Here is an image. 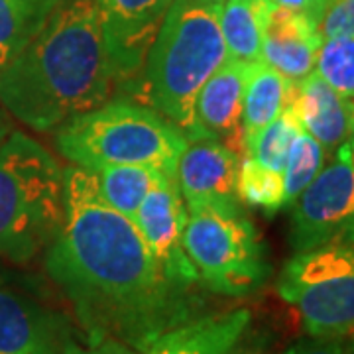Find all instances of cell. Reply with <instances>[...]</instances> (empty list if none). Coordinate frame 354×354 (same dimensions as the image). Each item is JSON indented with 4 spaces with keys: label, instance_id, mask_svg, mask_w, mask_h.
Here are the masks:
<instances>
[{
    "label": "cell",
    "instance_id": "6da1fadb",
    "mask_svg": "<svg viewBox=\"0 0 354 354\" xmlns=\"http://www.w3.org/2000/svg\"><path fill=\"white\" fill-rule=\"evenodd\" d=\"M44 252L88 342L116 339L144 353L191 315L189 293L167 281L136 223L104 201L87 167L64 169V225Z\"/></svg>",
    "mask_w": 354,
    "mask_h": 354
},
{
    "label": "cell",
    "instance_id": "7a4b0ae2",
    "mask_svg": "<svg viewBox=\"0 0 354 354\" xmlns=\"http://www.w3.org/2000/svg\"><path fill=\"white\" fill-rule=\"evenodd\" d=\"M113 73L95 0H64L12 62L0 69V104L38 132L106 102Z\"/></svg>",
    "mask_w": 354,
    "mask_h": 354
},
{
    "label": "cell",
    "instance_id": "3957f363",
    "mask_svg": "<svg viewBox=\"0 0 354 354\" xmlns=\"http://www.w3.org/2000/svg\"><path fill=\"white\" fill-rule=\"evenodd\" d=\"M221 2L174 0L140 77L138 93L187 142L209 140L195 104L203 85L227 59L221 32Z\"/></svg>",
    "mask_w": 354,
    "mask_h": 354
},
{
    "label": "cell",
    "instance_id": "277c9868",
    "mask_svg": "<svg viewBox=\"0 0 354 354\" xmlns=\"http://www.w3.org/2000/svg\"><path fill=\"white\" fill-rule=\"evenodd\" d=\"M64 225V169L39 142L10 132L0 144V258L30 262Z\"/></svg>",
    "mask_w": 354,
    "mask_h": 354
},
{
    "label": "cell",
    "instance_id": "5b68a950",
    "mask_svg": "<svg viewBox=\"0 0 354 354\" xmlns=\"http://www.w3.org/2000/svg\"><path fill=\"white\" fill-rule=\"evenodd\" d=\"M187 138L167 118L136 101L102 102L69 118L55 134L62 156L81 167L148 165L176 176Z\"/></svg>",
    "mask_w": 354,
    "mask_h": 354
},
{
    "label": "cell",
    "instance_id": "8992f818",
    "mask_svg": "<svg viewBox=\"0 0 354 354\" xmlns=\"http://www.w3.org/2000/svg\"><path fill=\"white\" fill-rule=\"evenodd\" d=\"M183 248L199 281L213 293L244 297L264 286L272 264L241 205H189Z\"/></svg>",
    "mask_w": 354,
    "mask_h": 354
},
{
    "label": "cell",
    "instance_id": "52a82bcc",
    "mask_svg": "<svg viewBox=\"0 0 354 354\" xmlns=\"http://www.w3.org/2000/svg\"><path fill=\"white\" fill-rule=\"evenodd\" d=\"M276 288L297 309L309 337L354 333V244L295 252L281 268Z\"/></svg>",
    "mask_w": 354,
    "mask_h": 354
},
{
    "label": "cell",
    "instance_id": "ba28073f",
    "mask_svg": "<svg viewBox=\"0 0 354 354\" xmlns=\"http://www.w3.org/2000/svg\"><path fill=\"white\" fill-rule=\"evenodd\" d=\"M288 241L293 252L329 244H354L353 140L342 142L329 165L291 203Z\"/></svg>",
    "mask_w": 354,
    "mask_h": 354
},
{
    "label": "cell",
    "instance_id": "9c48e42d",
    "mask_svg": "<svg viewBox=\"0 0 354 354\" xmlns=\"http://www.w3.org/2000/svg\"><path fill=\"white\" fill-rule=\"evenodd\" d=\"M113 83L132 88L140 83L148 53L174 0H95Z\"/></svg>",
    "mask_w": 354,
    "mask_h": 354
},
{
    "label": "cell",
    "instance_id": "30bf717a",
    "mask_svg": "<svg viewBox=\"0 0 354 354\" xmlns=\"http://www.w3.org/2000/svg\"><path fill=\"white\" fill-rule=\"evenodd\" d=\"M187 215V205L179 189L177 176L164 174L140 203L132 221L167 281L177 290L189 293L191 286L199 283V274L183 248Z\"/></svg>",
    "mask_w": 354,
    "mask_h": 354
},
{
    "label": "cell",
    "instance_id": "8fae6325",
    "mask_svg": "<svg viewBox=\"0 0 354 354\" xmlns=\"http://www.w3.org/2000/svg\"><path fill=\"white\" fill-rule=\"evenodd\" d=\"M69 341L62 313L0 279V354H64Z\"/></svg>",
    "mask_w": 354,
    "mask_h": 354
},
{
    "label": "cell",
    "instance_id": "7c38bea8",
    "mask_svg": "<svg viewBox=\"0 0 354 354\" xmlns=\"http://www.w3.org/2000/svg\"><path fill=\"white\" fill-rule=\"evenodd\" d=\"M250 64L227 57L209 81L203 85L195 104L197 122L209 140L221 142L239 158L248 156L242 127L244 91Z\"/></svg>",
    "mask_w": 354,
    "mask_h": 354
},
{
    "label": "cell",
    "instance_id": "4fadbf2b",
    "mask_svg": "<svg viewBox=\"0 0 354 354\" xmlns=\"http://www.w3.org/2000/svg\"><path fill=\"white\" fill-rule=\"evenodd\" d=\"M241 158L216 140L191 142L177 162V183L185 205H241Z\"/></svg>",
    "mask_w": 354,
    "mask_h": 354
},
{
    "label": "cell",
    "instance_id": "5bb4252c",
    "mask_svg": "<svg viewBox=\"0 0 354 354\" xmlns=\"http://www.w3.org/2000/svg\"><path fill=\"white\" fill-rule=\"evenodd\" d=\"M321 34L307 16L276 6L268 12L262 39V62L274 67L291 83H297L315 71Z\"/></svg>",
    "mask_w": 354,
    "mask_h": 354
},
{
    "label": "cell",
    "instance_id": "9a60e30c",
    "mask_svg": "<svg viewBox=\"0 0 354 354\" xmlns=\"http://www.w3.org/2000/svg\"><path fill=\"white\" fill-rule=\"evenodd\" d=\"M290 102L305 132H309L325 152H335L353 136L351 101L325 83L317 71L293 83Z\"/></svg>",
    "mask_w": 354,
    "mask_h": 354
},
{
    "label": "cell",
    "instance_id": "2e32d148",
    "mask_svg": "<svg viewBox=\"0 0 354 354\" xmlns=\"http://www.w3.org/2000/svg\"><path fill=\"white\" fill-rule=\"evenodd\" d=\"M248 309L187 319L164 330L144 354H228L250 325Z\"/></svg>",
    "mask_w": 354,
    "mask_h": 354
},
{
    "label": "cell",
    "instance_id": "e0dca14e",
    "mask_svg": "<svg viewBox=\"0 0 354 354\" xmlns=\"http://www.w3.org/2000/svg\"><path fill=\"white\" fill-rule=\"evenodd\" d=\"M270 0H225L221 8V32L227 55L241 64L262 59V39Z\"/></svg>",
    "mask_w": 354,
    "mask_h": 354
},
{
    "label": "cell",
    "instance_id": "ac0fdd59",
    "mask_svg": "<svg viewBox=\"0 0 354 354\" xmlns=\"http://www.w3.org/2000/svg\"><path fill=\"white\" fill-rule=\"evenodd\" d=\"M291 87V81L278 73L274 67L264 64L262 59L250 64L242 109V127L246 144L290 104Z\"/></svg>",
    "mask_w": 354,
    "mask_h": 354
},
{
    "label": "cell",
    "instance_id": "d6986e66",
    "mask_svg": "<svg viewBox=\"0 0 354 354\" xmlns=\"http://www.w3.org/2000/svg\"><path fill=\"white\" fill-rule=\"evenodd\" d=\"M64 0H0V69L36 38Z\"/></svg>",
    "mask_w": 354,
    "mask_h": 354
},
{
    "label": "cell",
    "instance_id": "ffe728a7",
    "mask_svg": "<svg viewBox=\"0 0 354 354\" xmlns=\"http://www.w3.org/2000/svg\"><path fill=\"white\" fill-rule=\"evenodd\" d=\"M91 171L104 201L128 218H134L140 203L164 176V171L148 165H101Z\"/></svg>",
    "mask_w": 354,
    "mask_h": 354
},
{
    "label": "cell",
    "instance_id": "44dd1931",
    "mask_svg": "<svg viewBox=\"0 0 354 354\" xmlns=\"http://www.w3.org/2000/svg\"><path fill=\"white\" fill-rule=\"evenodd\" d=\"M301 130L304 127L290 102L268 127L262 128L252 140H248V156L268 169L281 174L291 146Z\"/></svg>",
    "mask_w": 354,
    "mask_h": 354
},
{
    "label": "cell",
    "instance_id": "7402d4cb",
    "mask_svg": "<svg viewBox=\"0 0 354 354\" xmlns=\"http://www.w3.org/2000/svg\"><path fill=\"white\" fill-rule=\"evenodd\" d=\"M239 199L264 211L266 215H276L286 207L283 177L279 171L254 162L250 156H244L239 171Z\"/></svg>",
    "mask_w": 354,
    "mask_h": 354
},
{
    "label": "cell",
    "instance_id": "603a6c76",
    "mask_svg": "<svg viewBox=\"0 0 354 354\" xmlns=\"http://www.w3.org/2000/svg\"><path fill=\"white\" fill-rule=\"evenodd\" d=\"M325 165V148L309 132L301 130L288 153V162L281 171L286 205L295 201Z\"/></svg>",
    "mask_w": 354,
    "mask_h": 354
},
{
    "label": "cell",
    "instance_id": "cb8c5ba5",
    "mask_svg": "<svg viewBox=\"0 0 354 354\" xmlns=\"http://www.w3.org/2000/svg\"><path fill=\"white\" fill-rule=\"evenodd\" d=\"M315 71L342 97H354V36L323 38L317 50Z\"/></svg>",
    "mask_w": 354,
    "mask_h": 354
},
{
    "label": "cell",
    "instance_id": "d4e9b609",
    "mask_svg": "<svg viewBox=\"0 0 354 354\" xmlns=\"http://www.w3.org/2000/svg\"><path fill=\"white\" fill-rule=\"evenodd\" d=\"M317 30L321 38L354 36V0H330Z\"/></svg>",
    "mask_w": 354,
    "mask_h": 354
},
{
    "label": "cell",
    "instance_id": "484cf974",
    "mask_svg": "<svg viewBox=\"0 0 354 354\" xmlns=\"http://www.w3.org/2000/svg\"><path fill=\"white\" fill-rule=\"evenodd\" d=\"M279 354H354V337L353 333L339 337H309Z\"/></svg>",
    "mask_w": 354,
    "mask_h": 354
},
{
    "label": "cell",
    "instance_id": "4316f807",
    "mask_svg": "<svg viewBox=\"0 0 354 354\" xmlns=\"http://www.w3.org/2000/svg\"><path fill=\"white\" fill-rule=\"evenodd\" d=\"M64 354H142L128 346L124 342L116 339H104L99 342H88V346H81L75 341L67 342L64 348Z\"/></svg>",
    "mask_w": 354,
    "mask_h": 354
},
{
    "label": "cell",
    "instance_id": "83f0119b",
    "mask_svg": "<svg viewBox=\"0 0 354 354\" xmlns=\"http://www.w3.org/2000/svg\"><path fill=\"white\" fill-rule=\"evenodd\" d=\"M270 2H274L276 6H281V8L293 10V12L304 14L317 26L330 4V0H270Z\"/></svg>",
    "mask_w": 354,
    "mask_h": 354
},
{
    "label": "cell",
    "instance_id": "f1b7e54d",
    "mask_svg": "<svg viewBox=\"0 0 354 354\" xmlns=\"http://www.w3.org/2000/svg\"><path fill=\"white\" fill-rule=\"evenodd\" d=\"M10 132H12V124H10V118L4 114V111L0 109V144L4 142V140L10 136Z\"/></svg>",
    "mask_w": 354,
    "mask_h": 354
},
{
    "label": "cell",
    "instance_id": "f546056e",
    "mask_svg": "<svg viewBox=\"0 0 354 354\" xmlns=\"http://www.w3.org/2000/svg\"><path fill=\"white\" fill-rule=\"evenodd\" d=\"M228 354H262V348H260V346H242L241 348V346L236 344Z\"/></svg>",
    "mask_w": 354,
    "mask_h": 354
},
{
    "label": "cell",
    "instance_id": "4dcf8cb0",
    "mask_svg": "<svg viewBox=\"0 0 354 354\" xmlns=\"http://www.w3.org/2000/svg\"><path fill=\"white\" fill-rule=\"evenodd\" d=\"M348 101H351V116H353V152H354V97H351Z\"/></svg>",
    "mask_w": 354,
    "mask_h": 354
},
{
    "label": "cell",
    "instance_id": "1f68e13d",
    "mask_svg": "<svg viewBox=\"0 0 354 354\" xmlns=\"http://www.w3.org/2000/svg\"><path fill=\"white\" fill-rule=\"evenodd\" d=\"M211 2H221V4H223V2H225V0H211Z\"/></svg>",
    "mask_w": 354,
    "mask_h": 354
}]
</instances>
